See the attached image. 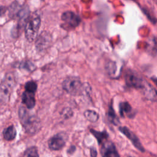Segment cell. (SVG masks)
I'll return each instance as SVG.
<instances>
[{
  "label": "cell",
  "mask_w": 157,
  "mask_h": 157,
  "mask_svg": "<svg viewBox=\"0 0 157 157\" xmlns=\"http://www.w3.org/2000/svg\"><path fill=\"white\" fill-rule=\"evenodd\" d=\"M18 68L24 69L28 72H33L36 69L35 64L30 61H23L18 64Z\"/></svg>",
  "instance_id": "cell-17"
},
{
  "label": "cell",
  "mask_w": 157,
  "mask_h": 157,
  "mask_svg": "<svg viewBox=\"0 0 157 157\" xmlns=\"http://www.w3.org/2000/svg\"><path fill=\"white\" fill-rule=\"evenodd\" d=\"M118 131L124 134L131 142L134 147L141 152H145V149L143 147L138 137L126 126H119Z\"/></svg>",
  "instance_id": "cell-8"
},
{
  "label": "cell",
  "mask_w": 157,
  "mask_h": 157,
  "mask_svg": "<svg viewBox=\"0 0 157 157\" xmlns=\"http://www.w3.org/2000/svg\"><path fill=\"white\" fill-rule=\"evenodd\" d=\"M40 23L41 20L39 15L28 18L25 25V34L28 41L33 42L37 38Z\"/></svg>",
  "instance_id": "cell-4"
},
{
  "label": "cell",
  "mask_w": 157,
  "mask_h": 157,
  "mask_svg": "<svg viewBox=\"0 0 157 157\" xmlns=\"http://www.w3.org/2000/svg\"><path fill=\"white\" fill-rule=\"evenodd\" d=\"M107 117L108 121L113 124L115 126H118L120 124V121L119 118L117 117L114 109L112 106V102H111V104L109 105L107 112Z\"/></svg>",
  "instance_id": "cell-14"
},
{
  "label": "cell",
  "mask_w": 157,
  "mask_h": 157,
  "mask_svg": "<svg viewBox=\"0 0 157 157\" xmlns=\"http://www.w3.org/2000/svg\"><path fill=\"white\" fill-rule=\"evenodd\" d=\"M62 87L67 93L76 96L83 93L84 85L80 79L75 76H68L62 83Z\"/></svg>",
  "instance_id": "cell-2"
},
{
  "label": "cell",
  "mask_w": 157,
  "mask_h": 157,
  "mask_svg": "<svg viewBox=\"0 0 157 157\" xmlns=\"http://www.w3.org/2000/svg\"><path fill=\"white\" fill-rule=\"evenodd\" d=\"M37 88V85L36 82L31 80L27 82L25 85V91L35 93Z\"/></svg>",
  "instance_id": "cell-19"
},
{
  "label": "cell",
  "mask_w": 157,
  "mask_h": 157,
  "mask_svg": "<svg viewBox=\"0 0 157 157\" xmlns=\"http://www.w3.org/2000/svg\"><path fill=\"white\" fill-rule=\"evenodd\" d=\"M76 150V148H75V146L74 145H71L69 148H68V150H67V153L69 154H72Z\"/></svg>",
  "instance_id": "cell-23"
},
{
  "label": "cell",
  "mask_w": 157,
  "mask_h": 157,
  "mask_svg": "<svg viewBox=\"0 0 157 157\" xmlns=\"http://www.w3.org/2000/svg\"><path fill=\"white\" fill-rule=\"evenodd\" d=\"M23 157H39L37 148L35 146L28 148L25 151Z\"/></svg>",
  "instance_id": "cell-18"
},
{
  "label": "cell",
  "mask_w": 157,
  "mask_h": 157,
  "mask_svg": "<svg viewBox=\"0 0 157 157\" xmlns=\"http://www.w3.org/2000/svg\"><path fill=\"white\" fill-rule=\"evenodd\" d=\"M61 21H63L61 26L66 30H69L77 27L81 22V18L78 15L72 11H66L61 15Z\"/></svg>",
  "instance_id": "cell-6"
},
{
  "label": "cell",
  "mask_w": 157,
  "mask_h": 157,
  "mask_svg": "<svg viewBox=\"0 0 157 157\" xmlns=\"http://www.w3.org/2000/svg\"><path fill=\"white\" fill-rule=\"evenodd\" d=\"M21 101L28 109H32L36 105L35 93L25 91L21 95Z\"/></svg>",
  "instance_id": "cell-10"
},
{
  "label": "cell",
  "mask_w": 157,
  "mask_h": 157,
  "mask_svg": "<svg viewBox=\"0 0 157 157\" xmlns=\"http://www.w3.org/2000/svg\"><path fill=\"white\" fill-rule=\"evenodd\" d=\"M83 115L88 121L91 123L96 122L99 118L98 113L93 110H86L83 113Z\"/></svg>",
  "instance_id": "cell-16"
},
{
  "label": "cell",
  "mask_w": 157,
  "mask_h": 157,
  "mask_svg": "<svg viewBox=\"0 0 157 157\" xmlns=\"http://www.w3.org/2000/svg\"><path fill=\"white\" fill-rule=\"evenodd\" d=\"M119 113L121 117H123L126 115L130 118H132L135 115L133 113L132 107L127 101L121 102L119 104Z\"/></svg>",
  "instance_id": "cell-11"
},
{
  "label": "cell",
  "mask_w": 157,
  "mask_h": 157,
  "mask_svg": "<svg viewBox=\"0 0 157 157\" xmlns=\"http://www.w3.org/2000/svg\"><path fill=\"white\" fill-rule=\"evenodd\" d=\"M15 85V79L13 74H7L0 84V102H8Z\"/></svg>",
  "instance_id": "cell-3"
},
{
  "label": "cell",
  "mask_w": 157,
  "mask_h": 157,
  "mask_svg": "<svg viewBox=\"0 0 157 157\" xmlns=\"http://www.w3.org/2000/svg\"><path fill=\"white\" fill-rule=\"evenodd\" d=\"M58 157H59V156H58Z\"/></svg>",
  "instance_id": "cell-26"
},
{
  "label": "cell",
  "mask_w": 157,
  "mask_h": 157,
  "mask_svg": "<svg viewBox=\"0 0 157 157\" xmlns=\"http://www.w3.org/2000/svg\"><path fill=\"white\" fill-rule=\"evenodd\" d=\"M66 135L63 133H58L51 137L48 141V148L51 150L58 151L61 150L66 145Z\"/></svg>",
  "instance_id": "cell-7"
},
{
  "label": "cell",
  "mask_w": 157,
  "mask_h": 157,
  "mask_svg": "<svg viewBox=\"0 0 157 157\" xmlns=\"http://www.w3.org/2000/svg\"><path fill=\"white\" fill-rule=\"evenodd\" d=\"M18 117L21 124L28 134H34L40 130L41 127L40 119L37 115L29 112L26 107H20Z\"/></svg>",
  "instance_id": "cell-1"
},
{
  "label": "cell",
  "mask_w": 157,
  "mask_h": 157,
  "mask_svg": "<svg viewBox=\"0 0 157 157\" xmlns=\"http://www.w3.org/2000/svg\"><path fill=\"white\" fill-rule=\"evenodd\" d=\"M98 151L94 147H91L90 148V156L91 157H97Z\"/></svg>",
  "instance_id": "cell-22"
},
{
  "label": "cell",
  "mask_w": 157,
  "mask_h": 157,
  "mask_svg": "<svg viewBox=\"0 0 157 157\" xmlns=\"http://www.w3.org/2000/svg\"><path fill=\"white\" fill-rule=\"evenodd\" d=\"M6 11V8L4 6L0 5V17L2 16Z\"/></svg>",
  "instance_id": "cell-24"
},
{
  "label": "cell",
  "mask_w": 157,
  "mask_h": 157,
  "mask_svg": "<svg viewBox=\"0 0 157 157\" xmlns=\"http://www.w3.org/2000/svg\"><path fill=\"white\" fill-rule=\"evenodd\" d=\"M37 37V39L36 42V47L37 50H43L50 43V39L49 38V35L48 34H45V32H42L40 36Z\"/></svg>",
  "instance_id": "cell-12"
},
{
  "label": "cell",
  "mask_w": 157,
  "mask_h": 157,
  "mask_svg": "<svg viewBox=\"0 0 157 157\" xmlns=\"http://www.w3.org/2000/svg\"><path fill=\"white\" fill-rule=\"evenodd\" d=\"M124 79L127 86L136 89H142L143 90L148 84L145 82L141 75L131 69L127 70L124 75Z\"/></svg>",
  "instance_id": "cell-5"
},
{
  "label": "cell",
  "mask_w": 157,
  "mask_h": 157,
  "mask_svg": "<svg viewBox=\"0 0 157 157\" xmlns=\"http://www.w3.org/2000/svg\"><path fill=\"white\" fill-rule=\"evenodd\" d=\"M129 157H131V156H129Z\"/></svg>",
  "instance_id": "cell-25"
},
{
  "label": "cell",
  "mask_w": 157,
  "mask_h": 157,
  "mask_svg": "<svg viewBox=\"0 0 157 157\" xmlns=\"http://www.w3.org/2000/svg\"><path fill=\"white\" fill-rule=\"evenodd\" d=\"M17 135V131L15 128L13 126H9L7 127L5 130L3 131V136L4 138L6 140H13Z\"/></svg>",
  "instance_id": "cell-15"
},
{
  "label": "cell",
  "mask_w": 157,
  "mask_h": 157,
  "mask_svg": "<svg viewBox=\"0 0 157 157\" xmlns=\"http://www.w3.org/2000/svg\"><path fill=\"white\" fill-rule=\"evenodd\" d=\"M90 132L96 139L99 145L102 144L104 142L107 140L109 137V134L106 131H96L95 129H91Z\"/></svg>",
  "instance_id": "cell-13"
},
{
  "label": "cell",
  "mask_w": 157,
  "mask_h": 157,
  "mask_svg": "<svg viewBox=\"0 0 157 157\" xmlns=\"http://www.w3.org/2000/svg\"><path fill=\"white\" fill-rule=\"evenodd\" d=\"M116 69H117V67L114 62H110L108 63L107 66V70L109 74L114 75L115 73L116 72Z\"/></svg>",
  "instance_id": "cell-21"
},
{
  "label": "cell",
  "mask_w": 157,
  "mask_h": 157,
  "mask_svg": "<svg viewBox=\"0 0 157 157\" xmlns=\"http://www.w3.org/2000/svg\"><path fill=\"white\" fill-rule=\"evenodd\" d=\"M61 115L65 119L70 118L73 115V111L70 107H66L63 109L61 112Z\"/></svg>",
  "instance_id": "cell-20"
},
{
  "label": "cell",
  "mask_w": 157,
  "mask_h": 157,
  "mask_svg": "<svg viewBox=\"0 0 157 157\" xmlns=\"http://www.w3.org/2000/svg\"><path fill=\"white\" fill-rule=\"evenodd\" d=\"M101 145L102 157H120L115 145L112 142L106 140Z\"/></svg>",
  "instance_id": "cell-9"
}]
</instances>
